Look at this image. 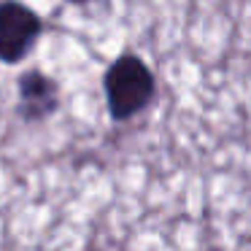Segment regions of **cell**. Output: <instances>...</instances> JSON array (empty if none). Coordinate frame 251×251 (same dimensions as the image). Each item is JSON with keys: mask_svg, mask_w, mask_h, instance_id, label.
Masks as SVG:
<instances>
[{"mask_svg": "<svg viewBox=\"0 0 251 251\" xmlns=\"http://www.w3.org/2000/svg\"><path fill=\"white\" fill-rule=\"evenodd\" d=\"M105 100L114 119H130L141 114L154 98V76L146 62L135 54H125L105 73Z\"/></svg>", "mask_w": 251, "mask_h": 251, "instance_id": "obj_1", "label": "cell"}, {"mask_svg": "<svg viewBox=\"0 0 251 251\" xmlns=\"http://www.w3.org/2000/svg\"><path fill=\"white\" fill-rule=\"evenodd\" d=\"M41 35V19L35 11L19 3L0 6V60L19 62L30 54Z\"/></svg>", "mask_w": 251, "mask_h": 251, "instance_id": "obj_2", "label": "cell"}, {"mask_svg": "<svg viewBox=\"0 0 251 251\" xmlns=\"http://www.w3.org/2000/svg\"><path fill=\"white\" fill-rule=\"evenodd\" d=\"M57 84L49 76L38 71H30L19 78V111H22L25 119L38 122L46 119L57 111Z\"/></svg>", "mask_w": 251, "mask_h": 251, "instance_id": "obj_3", "label": "cell"}]
</instances>
